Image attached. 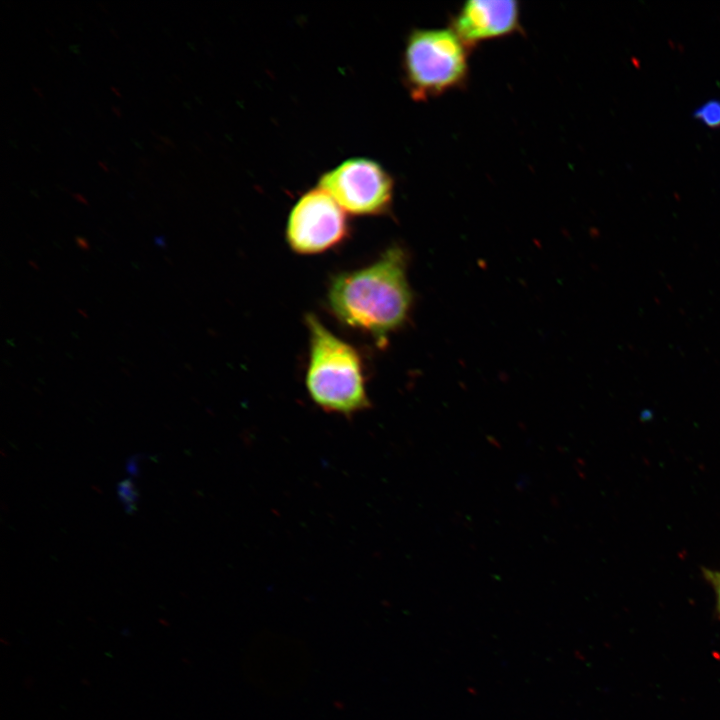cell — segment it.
Listing matches in <instances>:
<instances>
[{
    "label": "cell",
    "mask_w": 720,
    "mask_h": 720,
    "mask_svg": "<svg viewBox=\"0 0 720 720\" xmlns=\"http://www.w3.org/2000/svg\"><path fill=\"white\" fill-rule=\"evenodd\" d=\"M470 49L450 28H414L404 44L401 70L415 101H427L463 88L469 76Z\"/></svg>",
    "instance_id": "3957f363"
},
{
    "label": "cell",
    "mask_w": 720,
    "mask_h": 720,
    "mask_svg": "<svg viewBox=\"0 0 720 720\" xmlns=\"http://www.w3.org/2000/svg\"><path fill=\"white\" fill-rule=\"evenodd\" d=\"M349 232L347 213L317 186L304 192L291 208L285 235L295 253L313 255L338 246Z\"/></svg>",
    "instance_id": "5b68a950"
},
{
    "label": "cell",
    "mask_w": 720,
    "mask_h": 720,
    "mask_svg": "<svg viewBox=\"0 0 720 720\" xmlns=\"http://www.w3.org/2000/svg\"><path fill=\"white\" fill-rule=\"evenodd\" d=\"M317 186L350 215L382 216L392 209L394 179L370 158L353 157L341 162L321 174Z\"/></svg>",
    "instance_id": "277c9868"
},
{
    "label": "cell",
    "mask_w": 720,
    "mask_h": 720,
    "mask_svg": "<svg viewBox=\"0 0 720 720\" xmlns=\"http://www.w3.org/2000/svg\"><path fill=\"white\" fill-rule=\"evenodd\" d=\"M32 88L35 92H37V94H39L40 96L42 95L41 91L35 85L32 84Z\"/></svg>",
    "instance_id": "2e32d148"
},
{
    "label": "cell",
    "mask_w": 720,
    "mask_h": 720,
    "mask_svg": "<svg viewBox=\"0 0 720 720\" xmlns=\"http://www.w3.org/2000/svg\"><path fill=\"white\" fill-rule=\"evenodd\" d=\"M98 165H99L103 170L108 171L106 164L103 163L102 161H99V162H98Z\"/></svg>",
    "instance_id": "5bb4252c"
},
{
    "label": "cell",
    "mask_w": 720,
    "mask_h": 720,
    "mask_svg": "<svg viewBox=\"0 0 720 720\" xmlns=\"http://www.w3.org/2000/svg\"><path fill=\"white\" fill-rule=\"evenodd\" d=\"M151 133H152L153 135H155L158 139L162 140L164 143H166V144H168V145H170V146H172V147H175L174 143H173L169 138L164 137V136H162V135H158V134H156L154 131H151Z\"/></svg>",
    "instance_id": "8fae6325"
},
{
    "label": "cell",
    "mask_w": 720,
    "mask_h": 720,
    "mask_svg": "<svg viewBox=\"0 0 720 720\" xmlns=\"http://www.w3.org/2000/svg\"><path fill=\"white\" fill-rule=\"evenodd\" d=\"M127 470L132 475H136L138 473V467L135 457H132L128 460Z\"/></svg>",
    "instance_id": "30bf717a"
},
{
    "label": "cell",
    "mask_w": 720,
    "mask_h": 720,
    "mask_svg": "<svg viewBox=\"0 0 720 720\" xmlns=\"http://www.w3.org/2000/svg\"><path fill=\"white\" fill-rule=\"evenodd\" d=\"M117 493L126 512H134L139 496L134 483L130 479L120 481L117 485Z\"/></svg>",
    "instance_id": "ba28073f"
},
{
    "label": "cell",
    "mask_w": 720,
    "mask_h": 720,
    "mask_svg": "<svg viewBox=\"0 0 720 720\" xmlns=\"http://www.w3.org/2000/svg\"><path fill=\"white\" fill-rule=\"evenodd\" d=\"M471 50L480 42L521 31L520 5L515 0H469L449 26Z\"/></svg>",
    "instance_id": "8992f818"
},
{
    "label": "cell",
    "mask_w": 720,
    "mask_h": 720,
    "mask_svg": "<svg viewBox=\"0 0 720 720\" xmlns=\"http://www.w3.org/2000/svg\"><path fill=\"white\" fill-rule=\"evenodd\" d=\"M706 579L712 584L717 596V608L720 612V572L704 569Z\"/></svg>",
    "instance_id": "9c48e42d"
},
{
    "label": "cell",
    "mask_w": 720,
    "mask_h": 720,
    "mask_svg": "<svg viewBox=\"0 0 720 720\" xmlns=\"http://www.w3.org/2000/svg\"><path fill=\"white\" fill-rule=\"evenodd\" d=\"M112 110L114 111L115 115L121 116V112L119 109H117L115 106H112Z\"/></svg>",
    "instance_id": "9a60e30c"
},
{
    "label": "cell",
    "mask_w": 720,
    "mask_h": 720,
    "mask_svg": "<svg viewBox=\"0 0 720 720\" xmlns=\"http://www.w3.org/2000/svg\"><path fill=\"white\" fill-rule=\"evenodd\" d=\"M77 243H78L80 246L85 247V248H87V246H88L87 243H86V241H85L84 239H82V238H77Z\"/></svg>",
    "instance_id": "4fadbf2b"
},
{
    "label": "cell",
    "mask_w": 720,
    "mask_h": 720,
    "mask_svg": "<svg viewBox=\"0 0 720 720\" xmlns=\"http://www.w3.org/2000/svg\"><path fill=\"white\" fill-rule=\"evenodd\" d=\"M309 357L305 386L326 413L353 416L370 407L363 362L358 351L331 332L314 314L305 317Z\"/></svg>",
    "instance_id": "7a4b0ae2"
},
{
    "label": "cell",
    "mask_w": 720,
    "mask_h": 720,
    "mask_svg": "<svg viewBox=\"0 0 720 720\" xmlns=\"http://www.w3.org/2000/svg\"><path fill=\"white\" fill-rule=\"evenodd\" d=\"M407 269L406 251L394 245L368 266L334 275L327 291L330 312L343 325L383 346L411 313L413 293Z\"/></svg>",
    "instance_id": "6da1fadb"
},
{
    "label": "cell",
    "mask_w": 720,
    "mask_h": 720,
    "mask_svg": "<svg viewBox=\"0 0 720 720\" xmlns=\"http://www.w3.org/2000/svg\"><path fill=\"white\" fill-rule=\"evenodd\" d=\"M73 196L77 201L88 204V201H86V199L81 194H73Z\"/></svg>",
    "instance_id": "7c38bea8"
},
{
    "label": "cell",
    "mask_w": 720,
    "mask_h": 720,
    "mask_svg": "<svg viewBox=\"0 0 720 720\" xmlns=\"http://www.w3.org/2000/svg\"><path fill=\"white\" fill-rule=\"evenodd\" d=\"M111 89H112L118 96H121V94L115 89L114 86H111Z\"/></svg>",
    "instance_id": "e0dca14e"
},
{
    "label": "cell",
    "mask_w": 720,
    "mask_h": 720,
    "mask_svg": "<svg viewBox=\"0 0 720 720\" xmlns=\"http://www.w3.org/2000/svg\"><path fill=\"white\" fill-rule=\"evenodd\" d=\"M694 116L706 127H720V101L713 99L703 103L696 109Z\"/></svg>",
    "instance_id": "52a82bcc"
}]
</instances>
